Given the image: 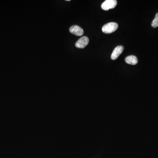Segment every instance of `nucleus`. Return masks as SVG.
I'll return each mask as SVG.
<instances>
[{
  "mask_svg": "<svg viewBox=\"0 0 158 158\" xmlns=\"http://www.w3.org/2000/svg\"><path fill=\"white\" fill-rule=\"evenodd\" d=\"M118 28V25L117 23L111 22L105 25L102 28V31L105 33H111L117 31Z\"/></svg>",
  "mask_w": 158,
  "mask_h": 158,
  "instance_id": "obj_1",
  "label": "nucleus"
},
{
  "mask_svg": "<svg viewBox=\"0 0 158 158\" xmlns=\"http://www.w3.org/2000/svg\"><path fill=\"white\" fill-rule=\"evenodd\" d=\"M117 5V1L116 0H106L101 5L102 9L104 10H109L110 9H113Z\"/></svg>",
  "mask_w": 158,
  "mask_h": 158,
  "instance_id": "obj_2",
  "label": "nucleus"
},
{
  "mask_svg": "<svg viewBox=\"0 0 158 158\" xmlns=\"http://www.w3.org/2000/svg\"><path fill=\"white\" fill-rule=\"evenodd\" d=\"M89 40L86 36L82 37L75 43V46L79 48H83L88 44Z\"/></svg>",
  "mask_w": 158,
  "mask_h": 158,
  "instance_id": "obj_3",
  "label": "nucleus"
},
{
  "mask_svg": "<svg viewBox=\"0 0 158 158\" xmlns=\"http://www.w3.org/2000/svg\"><path fill=\"white\" fill-rule=\"evenodd\" d=\"M70 32L73 34L78 36H82L84 33L83 29L78 26L74 25L70 28Z\"/></svg>",
  "mask_w": 158,
  "mask_h": 158,
  "instance_id": "obj_4",
  "label": "nucleus"
},
{
  "mask_svg": "<svg viewBox=\"0 0 158 158\" xmlns=\"http://www.w3.org/2000/svg\"><path fill=\"white\" fill-rule=\"evenodd\" d=\"M124 48L122 46H118L115 48L111 55V59L116 60L123 52Z\"/></svg>",
  "mask_w": 158,
  "mask_h": 158,
  "instance_id": "obj_5",
  "label": "nucleus"
},
{
  "mask_svg": "<svg viewBox=\"0 0 158 158\" xmlns=\"http://www.w3.org/2000/svg\"><path fill=\"white\" fill-rule=\"evenodd\" d=\"M125 62L129 64L135 65L138 63V60L135 56H130L125 58Z\"/></svg>",
  "mask_w": 158,
  "mask_h": 158,
  "instance_id": "obj_6",
  "label": "nucleus"
},
{
  "mask_svg": "<svg viewBox=\"0 0 158 158\" xmlns=\"http://www.w3.org/2000/svg\"><path fill=\"white\" fill-rule=\"evenodd\" d=\"M152 26L153 28H157L158 27V12L156 14L155 19H153L152 23Z\"/></svg>",
  "mask_w": 158,
  "mask_h": 158,
  "instance_id": "obj_7",
  "label": "nucleus"
}]
</instances>
